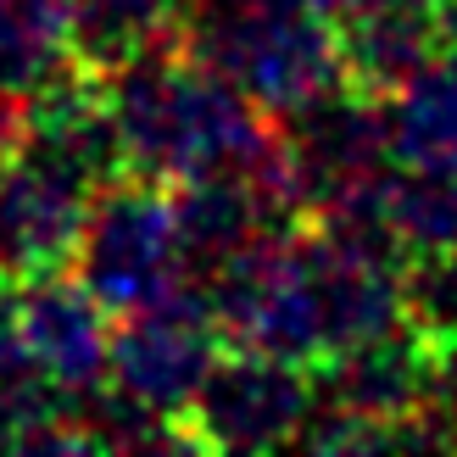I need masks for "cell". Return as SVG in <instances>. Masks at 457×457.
I'll return each instance as SVG.
<instances>
[{
  "mask_svg": "<svg viewBox=\"0 0 457 457\" xmlns=\"http://www.w3.org/2000/svg\"><path fill=\"white\" fill-rule=\"evenodd\" d=\"M179 45L228 79L273 123L307 112L346 84L335 17L307 0H235V6H185Z\"/></svg>",
  "mask_w": 457,
  "mask_h": 457,
  "instance_id": "cell-2",
  "label": "cell"
},
{
  "mask_svg": "<svg viewBox=\"0 0 457 457\" xmlns=\"http://www.w3.org/2000/svg\"><path fill=\"white\" fill-rule=\"evenodd\" d=\"M441 369H446L441 340H429L419 324H402L391 335L357 340V346L318 362L312 369L318 407H346V413L413 424V419H424L429 396H436Z\"/></svg>",
  "mask_w": 457,
  "mask_h": 457,
  "instance_id": "cell-7",
  "label": "cell"
},
{
  "mask_svg": "<svg viewBox=\"0 0 457 457\" xmlns=\"http://www.w3.org/2000/svg\"><path fill=\"white\" fill-rule=\"evenodd\" d=\"M12 312H17L22 346H29V357L39 362V374L51 385H62L67 396H89L96 385H106V352H112L106 318L112 312L67 268L12 279Z\"/></svg>",
  "mask_w": 457,
  "mask_h": 457,
  "instance_id": "cell-8",
  "label": "cell"
},
{
  "mask_svg": "<svg viewBox=\"0 0 457 457\" xmlns=\"http://www.w3.org/2000/svg\"><path fill=\"white\" fill-rule=\"evenodd\" d=\"M318 413V379L307 362H285L268 352H228L212 362L195 391L185 429L195 452H268L295 446Z\"/></svg>",
  "mask_w": 457,
  "mask_h": 457,
  "instance_id": "cell-5",
  "label": "cell"
},
{
  "mask_svg": "<svg viewBox=\"0 0 457 457\" xmlns=\"http://www.w3.org/2000/svg\"><path fill=\"white\" fill-rule=\"evenodd\" d=\"M407 318L446 352L457 346V245L407 262Z\"/></svg>",
  "mask_w": 457,
  "mask_h": 457,
  "instance_id": "cell-14",
  "label": "cell"
},
{
  "mask_svg": "<svg viewBox=\"0 0 457 457\" xmlns=\"http://www.w3.org/2000/svg\"><path fill=\"white\" fill-rule=\"evenodd\" d=\"M391 162L402 168H457V51L419 67L391 96H379Z\"/></svg>",
  "mask_w": 457,
  "mask_h": 457,
  "instance_id": "cell-10",
  "label": "cell"
},
{
  "mask_svg": "<svg viewBox=\"0 0 457 457\" xmlns=\"http://www.w3.org/2000/svg\"><path fill=\"white\" fill-rule=\"evenodd\" d=\"M190 0H67V29H73V56L96 79L118 73L140 51L179 39Z\"/></svg>",
  "mask_w": 457,
  "mask_h": 457,
  "instance_id": "cell-11",
  "label": "cell"
},
{
  "mask_svg": "<svg viewBox=\"0 0 457 457\" xmlns=\"http://www.w3.org/2000/svg\"><path fill=\"white\" fill-rule=\"evenodd\" d=\"M223 329L201 285H179L173 295L140 312H123L106 352V385L123 396L156 407L168 419H185L195 391L207 385L212 362L223 357Z\"/></svg>",
  "mask_w": 457,
  "mask_h": 457,
  "instance_id": "cell-4",
  "label": "cell"
},
{
  "mask_svg": "<svg viewBox=\"0 0 457 457\" xmlns=\"http://www.w3.org/2000/svg\"><path fill=\"white\" fill-rule=\"evenodd\" d=\"M385 223L402 240L407 262L457 245V168H391L385 179Z\"/></svg>",
  "mask_w": 457,
  "mask_h": 457,
  "instance_id": "cell-13",
  "label": "cell"
},
{
  "mask_svg": "<svg viewBox=\"0 0 457 457\" xmlns=\"http://www.w3.org/2000/svg\"><path fill=\"white\" fill-rule=\"evenodd\" d=\"M307 6H318L324 17H335V22H340V17H352L357 6H369V0H307Z\"/></svg>",
  "mask_w": 457,
  "mask_h": 457,
  "instance_id": "cell-16",
  "label": "cell"
},
{
  "mask_svg": "<svg viewBox=\"0 0 457 457\" xmlns=\"http://www.w3.org/2000/svg\"><path fill=\"white\" fill-rule=\"evenodd\" d=\"M67 273L112 318L140 312L173 295L179 285H190L173 185H156V179H140V173L101 185L96 201H89V218H84V235Z\"/></svg>",
  "mask_w": 457,
  "mask_h": 457,
  "instance_id": "cell-3",
  "label": "cell"
},
{
  "mask_svg": "<svg viewBox=\"0 0 457 457\" xmlns=\"http://www.w3.org/2000/svg\"><path fill=\"white\" fill-rule=\"evenodd\" d=\"M96 185L67 168L62 156L22 145L0 168V268L12 279L29 273H56L73 262Z\"/></svg>",
  "mask_w": 457,
  "mask_h": 457,
  "instance_id": "cell-6",
  "label": "cell"
},
{
  "mask_svg": "<svg viewBox=\"0 0 457 457\" xmlns=\"http://www.w3.org/2000/svg\"><path fill=\"white\" fill-rule=\"evenodd\" d=\"M346 84L391 96L407 79L446 56V0H369L335 22Z\"/></svg>",
  "mask_w": 457,
  "mask_h": 457,
  "instance_id": "cell-9",
  "label": "cell"
},
{
  "mask_svg": "<svg viewBox=\"0 0 457 457\" xmlns=\"http://www.w3.org/2000/svg\"><path fill=\"white\" fill-rule=\"evenodd\" d=\"M22 145H29V96H17V89L0 84V168H6Z\"/></svg>",
  "mask_w": 457,
  "mask_h": 457,
  "instance_id": "cell-15",
  "label": "cell"
},
{
  "mask_svg": "<svg viewBox=\"0 0 457 457\" xmlns=\"http://www.w3.org/2000/svg\"><path fill=\"white\" fill-rule=\"evenodd\" d=\"M73 73L89 67L73 56L67 0H0V84L17 96H45Z\"/></svg>",
  "mask_w": 457,
  "mask_h": 457,
  "instance_id": "cell-12",
  "label": "cell"
},
{
  "mask_svg": "<svg viewBox=\"0 0 457 457\" xmlns=\"http://www.w3.org/2000/svg\"><path fill=\"white\" fill-rule=\"evenodd\" d=\"M129 173L156 185H190L212 173L268 179L285 168L279 123L257 112L228 79L201 67L179 39L140 51L101 79Z\"/></svg>",
  "mask_w": 457,
  "mask_h": 457,
  "instance_id": "cell-1",
  "label": "cell"
}]
</instances>
